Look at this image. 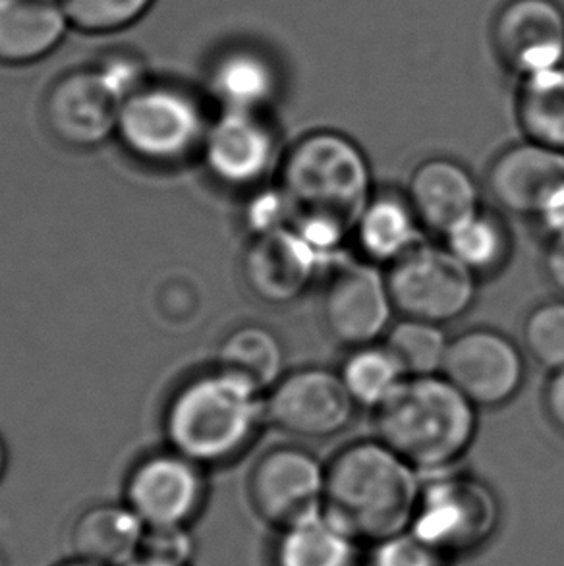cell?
Returning <instances> with one entry per match:
<instances>
[{
    "label": "cell",
    "instance_id": "6da1fadb",
    "mask_svg": "<svg viewBox=\"0 0 564 566\" xmlns=\"http://www.w3.org/2000/svg\"><path fill=\"white\" fill-rule=\"evenodd\" d=\"M420 472L379 437L341 447L327 462L321 513L354 542L405 534L420 499Z\"/></svg>",
    "mask_w": 564,
    "mask_h": 566
},
{
    "label": "cell",
    "instance_id": "7a4b0ae2",
    "mask_svg": "<svg viewBox=\"0 0 564 566\" xmlns=\"http://www.w3.org/2000/svg\"><path fill=\"white\" fill-rule=\"evenodd\" d=\"M263 423L265 392L219 366L184 381L165 410L170 449L203 468L244 454Z\"/></svg>",
    "mask_w": 564,
    "mask_h": 566
},
{
    "label": "cell",
    "instance_id": "3957f363",
    "mask_svg": "<svg viewBox=\"0 0 564 566\" xmlns=\"http://www.w3.org/2000/svg\"><path fill=\"white\" fill-rule=\"evenodd\" d=\"M480 408L442 376L406 377L375 410L383 443L418 472H445L472 449Z\"/></svg>",
    "mask_w": 564,
    "mask_h": 566
},
{
    "label": "cell",
    "instance_id": "277c9868",
    "mask_svg": "<svg viewBox=\"0 0 564 566\" xmlns=\"http://www.w3.org/2000/svg\"><path fill=\"white\" fill-rule=\"evenodd\" d=\"M276 172V182L294 201L297 214H331L351 227L375 191L364 147L331 128L300 136L282 154Z\"/></svg>",
    "mask_w": 564,
    "mask_h": 566
},
{
    "label": "cell",
    "instance_id": "5b68a950",
    "mask_svg": "<svg viewBox=\"0 0 564 566\" xmlns=\"http://www.w3.org/2000/svg\"><path fill=\"white\" fill-rule=\"evenodd\" d=\"M211 120L190 87L149 77L124 99L116 139L145 165L175 167L201 155Z\"/></svg>",
    "mask_w": 564,
    "mask_h": 566
},
{
    "label": "cell",
    "instance_id": "8992f818",
    "mask_svg": "<svg viewBox=\"0 0 564 566\" xmlns=\"http://www.w3.org/2000/svg\"><path fill=\"white\" fill-rule=\"evenodd\" d=\"M501 522L495 491L473 475L447 474L421 485L408 532L445 557L476 552Z\"/></svg>",
    "mask_w": 564,
    "mask_h": 566
},
{
    "label": "cell",
    "instance_id": "52a82bcc",
    "mask_svg": "<svg viewBox=\"0 0 564 566\" xmlns=\"http://www.w3.org/2000/svg\"><path fill=\"white\" fill-rule=\"evenodd\" d=\"M398 317L449 325L462 319L478 298V276L445 245L414 248L385 269Z\"/></svg>",
    "mask_w": 564,
    "mask_h": 566
},
{
    "label": "cell",
    "instance_id": "ba28073f",
    "mask_svg": "<svg viewBox=\"0 0 564 566\" xmlns=\"http://www.w3.org/2000/svg\"><path fill=\"white\" fill-rule=\"evenodd\" d=\"M321 322L346 348L382 343L397 322L385 269L346 258L323 276Z\"/></svg>",
    "mask_w": 564,
    "mask_h": 566
},
{
    "label": "cell",
    "instance_id": "9c48e42d",
    "mask_svg": "<svg viewBox=\"0 0 564 566\" xmlns=\"http://www.w3.org/2000/svg\"><path fill=\"white\" fill-rule=\"evenodd\" d=\"M358 406L338 369L304 366L290 369L265 392L269 426L302 441H328L351 428Z\"/></svg>",
    "mask_w": 564,
    "mask_h": 566
},
{
    "label": "cell",
    "instance_id": "30bf717a",
    "mask_svg": "<svg viewBox=\"0 0 564 566\" xmlns=\"http://www.w3.org/2000/svg\"><path fill=\"white\" fill-rule=\"evenodd\" d=\"M441 374L480 410H495L519 397L528 356L503 331L472 327L450 338Z\"/></svg>",
    "mask_w": 564,
    "mask_h": 566
},
{
    "label": "cell",
    "instance_id": "8fae6325",
    "mask_svg": "<svg viewBox=\"0 0 564 566\" xmlns=\"http://www.w3.org/2000/svg\"><path fill=\"white\" fill-rule=\"evenodd\" d=\"M327 464L300 444L263 452L248 478V499L261 521L275 528L321 513Z\"/></svg>",
    "mask_w": 564,
    "mask_h": 566
},
{
    "label": "cell",
    "instance_id": "7c38bea8",
    "mask_svg": "<svg viewBox=\"0 0 564 566\" xmlns=\"http://www.w3.org/2000/svg\"><path fill=\"white\" fill-rule=\"evenodd\" d=\"M124 95L100 64L70 70L46 90L43 118L61 144L95 149L116 138Z\"/></svg>",
    "mask_w": 564,
    "mask_h": 566
},
{
    "label": "cell",
    "instance_id": "4fadbf2b",
    "mask_svg": "<svg viewBox=\"0 0 564 566\" xmlns=\"http://www.w3.org/2000/svg\"><path fill=\"white\" fill-rule=\"evenodd\" d=\"M206 499V468L175 449L138 460L124 488V503L147 528H188Z\"/></svg>",
    "mask_w": 564,
    "mask_h": 566
},
{
    "label": "cell",
    "instance_id": "5bb4252c",
    "mask_svg": "<svg viewBox=\"0 0 564 566\" xmlns=\"http://www.w3.org/2000/svg\"><path fill=\"white\" fill-rule=\"evenodd\" d=\"M201 157L217 182L252 191L279 169L282 155L265 113L221 111L207 130Z\"/></svg>",
    "mask_w": 564,
    "mask_h": 566
},
{
    "label": "cell",
    "instance_id": "9a60e30c",
    "mask_svg": "<svg viewBox=\"0 0 564 566\" xmlns=\"http://www.w3.org/2000/svg\"><path fill=\"white\" fill-rule=\"evenodd\" d=\"M491 43L519 80L564 66V8L557 0H506L491 23Z\"/></svg>",
    "mask_w": 564,
    "mask_h": 566
},
{
    "label": "cell",
    "instance_id": "2e32d148",
    "mask_svg": "<svg viewBox=\"0 0 564 566\" xmlns=\"http://www.w3.org/2000/svg\"><path fill=\"white\" fill-rule=\"evenodd\" d=\"M240 276L253 298L269 306H289L317 283L323 268L292 224L250 238L240 258Z\"/></svg>",
    "mask_w": 564,
    "mask_h": 566
},
{
    "label": "cell",
    "instance_id": "e0dca14e",
    "mask_svg": "<svg viewBox=\"0 0 564 566\" xmlns=\"http://www.w3.org/2000/svg\"><path fill=\"white\" fill-rule=\"evenodd\" d=\"M405 193L424 230L439 238L483 207L478 178L462 163L441 155L414 167Z\"/></svg>",
    "mask_w": 564,
    "mask_h": 566
},
{
    "label": "cell",
    "instance_id": "ac0fdd59",
    "mask_svg": "<svg viewBox=\"0 0 564 566\" xmlns=\"http://www.w3.org/2000/svg\"><path fill=\"white\" fill-rule=\"evenodd\" d=\"M564 180V154L530 139L504 147L488 169V191L504 213L534 219L543 199Z\"/></svg>",
    "mask_w": 564,
    "mask_h": 566
},
{
    "label": "cell",
    "instance_id": "d6986e66",
    "mask_svg": "<svg viewBox=\"0 0 564 566\" xmlns=\"http://www.w3.org/2000/svg\"><path fill=\"white\" fill-rule=\"evenodd\" d=\"M426 230L405 191L375 190L352 224V244L362 260L387 269L424 244Z\"/></svg>",
    "mask_w": 564,
    "mask_h": 566
},
{
    "label": "cell",
    "instance_id": "ffe728a7",
    "mask_svg": "<svg viewBox=\"0 0 564 566\" xmlns=\"http://www.w3.org/2000/svg\"><path fill=\"white\" fill-rule=\"evenodd\" d=\"M70 30L61 0H0V64L15 69L43 61Z\"/></svg>",
    "mask_w": 564,
    "mask_h": 566
},
{
    "label": "cell",
    "instance_id": "44dd1931",
    "mask_svg": "<svg viewBox=\"0 0 564 566\" xmlns=\"http://www.w3.org/2000/svg\"><path fill=\"white\" fill-rule=\"evenodd\" d=\"M207 90L221 111L265 113L281 93V74L268 54L234 46L215 56Z\"/></svg>",
    "mask_w": 564,
    "mask_h": 566
},
{
    "label": "cell",
    "instance_id": "7402d4cb",
    "mask_svg": "<svg viewBox=\"0 0 564 566\" xmlns=\"http://www.w3.org/2000/svg\"><path fill=\"white\" fill-rule=\"evenodd\" d=\"M145 526L126 503H100L77 514L70 528L74 557L101 566H124L138 557Z\"/></svg>",
    "mask_w": 564,
    "mask_h": 566
},
{
    "label": "cell",
    "instance_id": "603a6c76",
    "mask_svg": "<svg viewBox=\"0 0 564 566\" xmlns=\"http://www.w3.org/2000/svg\"><path fill=\"white\" fill-rule=\"evenodd\" d=\"M217 366L268 392L286 374V348L275 331L246 323L222 337Z\"/></svg>",
    "mask_w": 564,
    "mask_h": 566
},
{
    "label": "cell",
    "instance_id": "cb8c5ba5",
    "mask_svg": "<svg viewBox=\"0 0 564 566\" xmlns=\"http://www.w3.org/2000/svg\"><path fill=\"white\" fill-rule=\"evenodd\" d=\"M514 113L524 139L564 154V66L519 80Z\"/></svg>",
    "mask_w": 564,
    "mask_h": 566
},
{
    "label": "cell",
    "instance_id": "d4e9b609",
    "mask_svg": "<svg viewBox=\"0 0 564 566\" xmlns=\"http://www.w3.org/2000/svg\"><path fill=\"white\" fill-rule=\"evenodd\" d=\"M358 542L320 513L281 530L275 566H356Z\"/></svg>",
    "mask_w": 564,
    "mask_h": 566
},
{
    "label": "cell",
    "instance_id": "484cf974",
    "mask_svg": "<svg viewBox=\"0 0 564 566\" xmlns=\"http://www.w3.org/2000/svg\"><path fill=\"white\" fill-rule=\"evenodd\" d=\"M441 240L442 245L478 279L495 275L511 260V230L499 213L485 207L458 222Z\"/></svg>",
    "mask_w": 564,
    "mask_h": 566
},
{
    "label": "cell",
    "instance_id": "4316f807",
    "mask_svg": "<svg viewBox=\"0 0 564 566\" xmlns=\"http://www.w3.org/2000/svg\"><path fill=\"white\" fill-rule=\"evenodd\" d=\"M338 376L354 405L372 412L379 410L408 377L383 340L348 348Z\"/></svg>",
    "mask_w": 564,
    "mask_h": 566
},
{
    "label": "cell",
    "instance_id": "83f0119b",
    "mask_svg": "<svg viewBox=\"0 0 564 566\" xmlns=\"http://www.w3.org/2000/svg\"><path fill=\"white\" fill-rule=\"evenodd\" d=\"M408 377L437 376L447 358L450 337L442 325L397 317L383 338Z\"/></svg>",
    "mask_w": 564,
    "mask_h": 566
},
{
    "label": "cell",
    "instance_id": "f1b7e54d",
    "mask_svg": "<svg viewBox=\"0 0 564 566\" xmlns=\"http://www.w3.org/2000/svg\"><path fill=\"white\" fill-rule=\"evenodd\" d=\"M520 345L540 368L551 374L564 368V296L545 300L528 312Z\"/></svg>",
    "mask_w": 564,
    "mask_h": 566
},
{
    "label": "cell",
    "instance_id": "f546056e",
    "mask_svg": "<svg viewBox=\"0 0 564 566\" xmlns=\"http://www.w3.org/2000/svg\"><path fill=\"white\" fill-rule=\"evenodd\" d=\"M72 30L108 35L138 23L157 0H61Z\"/></svg>",
    "mask_w": 564,
    "mask_h": 566
},
{
    "label": "cell",
    "instance_id": "4dcf8cb0",
    "mask_svg": "<svg viewBox=\"0 0 564 566\" xmlns=\"http://www.w3.org/2000/svg\"><path fill=\"white\" fill-rule=\"evenodd\" d=\"M297 219V209L279 182L253 188L244 207V227L250 238L290 229Z\"/></svg>",
    "mask_w": 564,
    "mask_h": 566
},
{
    "label": "cell",
    "instance_id": "1f68e13d",
    "mask_svg": "<svg viewBox=\"0 0 564 566\" xmlns=\"http://www.w3.org/2000/svg\"><path fill=\"white\" fill-rule=\"evenodd\" d=\"M445 555L405 532L375 544L372 566H445Z\"/></svg>",
    "mask_w": 564,
    "mask_h": 566
},
{
    "label": "cell",
    "instance_id": "d6a6232c",
    "mask_svg": "<svg viewBox=\"0 0 564 566\" xmlns=\"http://www.w3.org/2000/svg\"><path fill=\"white\" fill-rule=\"evenodd\" d=\"M138 557L163 565L188 566L194 559V539L188 528H145Z\"/></svg>",
    "mask_w": 564,
    "mask_h": 566
},
{
    "label": "cell",
    "instance_id": "836d02e7",
    "mask_svg": "<svg viewBox=\"0 0 564 566\" xmlns=\"http://www.w3.org/2000/svg\"><path fill=\"white\" fill-rule=\"evenodd\" d=\"M534 221L550 237L564 232V180L558 182L543 199L542 206L535 211Z\"/></svg>",
    "mask_w": 564,
    "mask_h": 566
},
{
    "label": "cell",
    "instance_id": "e575fe53",
    "mask_svg": "<svg viewBox=\"0 0 564 566\" xmlns=\"http://www.w3.org/2000/svg\"><path fill=\"white\" fill-rule=\"evenodd\" d=\"M543 408L553 428L564 436V368L553 371L543 390Z\"/></svg>",
    "mask_w": 564,
    "mask_h": 566
},
{
    "label": "cell",
    "instance_id": "d590c367",
    "mask_svg": "<svg viewBox=\"0 0 564 566\" xmlns=\"http://www.w3.org/2000/svg\"><path fill=\"white\" fill-rule=\"evenodd\" d=\"M543 271L551 286L564 296V232L547 238V248L543 253Z\"/></svg>",
    "mask_w": 564,
    "mask_h": 566
},
{
    "label": "cell",
    "instance_id": "8d00e7d4",
    "mask_svg": "<svg viewBox=\"0 0 564 566\" xmlns=\"http://www.w3.org/2000/svg\"><path fill=\"white\" fill-rule=\"evenodd\" d=\"M8 470V447L4 443V439L0 436V482H2V478L7 474Z\"/></svg>",
    "mask_w": 564,
    "mask_h": 566
},
{
    "label": "cell",
    "instance_id": "74e56055",
    "mask_svg": "<svg viewBox=\"0 0 564 566\" xmlns=\"http://www.w3.org/2000/svg\"><path fill=\"white\" fill-rule=\"evenodd\" d=\"M54 566H101V565H97V563H92V560L80 559V557H74V555H72V557H70V559L62 560V563H59V565H54Z\"/></svg>",
    "mask_w": 564,
    "mask_h": 566
},
{
    "label": "cell",
    "instance_id": "f35d334b",
    "mask_svg": "<svg viewBox=\"0 0 564 566\" xmlns=\"http://www.w3.org/2000/svg\"><path fill=\"white\" fill-rule=\"evenodd\" d=\"M124 566H170V565H163V563H157V560H149L144 559V557H136V559L130 560L128 565Z\"/></svg>",
    "mask_w": 564,
    "mask_h": 566
},
{
    "label": "cell",
    "instance_id": "ab89813d",
    "mask_svg": "<svg viewBox=\"0 0 564 566\" xmlns=\"http://www.w3.org/2000/svg\"><path fill=\"white\" fill-rule=\"evenodd\" d=\"M0 566H4V560H2V557H0Z\"/></svg>",
    "mask_w": 564,
    "mask_h": 566
}]
</instances>
